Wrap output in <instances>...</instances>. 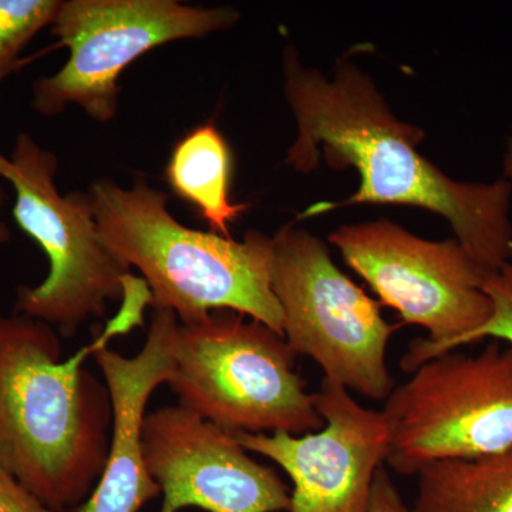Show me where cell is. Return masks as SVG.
Masks as SVG:
<instances>
[{
	"label": "cell",
	"mask_w": 512,
	"mask_h": 512,
	"mask_svg": "<svg viewBox=\"0 0 512 512\" xmlns=\"http://www.w3.org/2000/svg\"><path fill=\"white\" fill-rule=\"evenodd\" d=\"M282 66L286 101L298 124L285 163L311 173L323 153L330 167H355L360 175L349 200L313 205L302 217L352 204L410 205L446 218L485 274L512 261L510 181L460 183L440 171L417 151L423 130L397 120L355 63L339 60L328 80L286 47Z\"/></svg>",
	"instance_id": "6da1fadb"
},
{
	"label": "cell",
	"mask_w": 512,
	"mask_h": 512,
	"mask_svg": "<svg viewBox=\"0 0 512 512\" xmlns=\"http://www.w3.org/2000/svg\"><path fill=\"white\" fill-rule=\"evenodd\" d=\"M147 305L150 289L133 276L119 313L66 360L52 326L19 313L0 316V467L52 512L86 503L109 453V389L84 360L143 325Z\"/></svg>",
	"instance_id": "7a4b0ae2"
},
{
	"label": "cell",
	"mask_w": 512,
	"mask_h": 512,
	"mask_svg": "<svg viewBox=\"0 0 512 512\" xmlns=\"http://www.w3.org/2000/svg\"><path fill=\"white\" fill-rule=\"evenodd\" d=\"M87 195L101 242L143 274L154 311L173 312L180 323L237 312L284 336V313L271 284L272 237L248 231L235 241L184 227L168 211V195L141 175L130 188L101 178Z\"/></svg>",
	"instance_id": "3957f363"
},
{
	"label": "cell",
	"mask_w": 512,
	"mask_h": 512,
	"mask_svg": "<svg viewBox=\"0 0 512 512\" xmlns=\"http://www.w3.org/2000/svg\"><path fill=\"white\" fill-rule=\"evenodd\" d=\"M215 311L178 323L168 386L180 406L235 433L303 436L325 426L316 393L295 370L284 336L258 320Z\"/></svg>",
	"instance_id": "277c9868"
},
{
	"label": "cell",
	"mask_w": 512,
	"mask_h": 512,
	"mask_svg": "<svg viewBox=\"0 0 512 512\" xmlns=\"http://www.w3.org/2000/svg\"><path fill=\"white\" fill-rule=\"evenodd\" d=\"M57 156L29 133L0 153V177L16 192L13 218L43 249L50 271L37 286H20L15 312L56 326L73 338L90 318H104L109 301L123 299L130 269L104 247L87 192L57 190Z\"/></svg>",
	"instance_id": "5b68a950"
},
{
	"label": "cell",
	"mask_w": 512,
	"mask_h": 512,
	"mask_svg": "<svg viewBox=\"0 0 512 512\" xmlns=\"http://www.w3.org/2000/svg\"><path fill=\"white\" fill-rule=\"evenodd\" d=\"M272 242V291L289 348L315 360L330 382L384 402L396 387L387 348L402 325L386 322L382 303L343 274L311 232L288 225Z\"/></svg>",
	"instance_id": "8992f818"
},
{
	"label": "cell",
	"mask_w": 512,
	"mask_h": 512,
	"mask_svg": "<svg viewBox=\"0 0 512 512\" xmlns=\"http://www.w3.org/2000/svg\"><path fill=\"white\" fill-rule=\"evenodd\" d=\"M386 463L402 476L444 460H470L512 446V348L493 340L477 355L441 353L394 387L382 410Z\"/></svg>",
	"instance_id": "52a82bcc"
},
{
	"label": "cell",
	"mask_w": 512,
	"mask_h": 512,
	"mask_svg": "<svg viewBox=\"0 0 512 512\" xmlns=\"http://www.w3.org/2000/svg\"><path fill=\"white\" fill-rule=\"evenodd\" d=\"M357 275L382 305L400 313L402 325L427 330L402 357L413 373L427 360L460 348V343L490 319L485 272L457 239L427 241L389 220L343 225L329 235Z\"/></svg>",
	"instance_id": "ba28073f"
},
{
	"label": "cell",
	"mask_w": 512,
	"mask_h": 512,
	"mask_svg": "<svg viewBox=\"0 0 512 512\" xmlns=\"http://www.w3.org/2000/svg\"><path fill=\"white\" fill-rule=\"evenodd\" d=\"M238 20L231 6L204 8L175 0L62 2L50 28L70 57L59 72L33 84V110L57 116L76 104L90 119L109 123L119 110L120 74L138 57L231 28Z\"/></svg>",
	"instance_id": "9c48e42d"
},
{
	"label": "cell",
	"mask_w": 512,
	"mask_h": 512,
	"mask_svg": "<svg viewBox=\"0 0 512 512\" xmlns=\"http://www.w3.org/2000/svg\"><path fill=\"white\" fill-rule=\"evenodd\" d=\"M316 412L325 426L313 433H235L252 453L278 464L292 481L289 512H367L377 471L389 454L382 412L366 409L340 384L323 379Z\"/></svg>",
	"instance_id": "30bf717a"
},
{
	"label": "cell",
	"mask_w": 512,
	"mask_h": 512,
	"mask_svg": "<svg viewBox=\"0 0 512 512\" xmlns=\"http://www.w3.org/2000/svg\"><path fill=\"white\" fill-rule=\"evenodd\" d=\"M143 450L160 487V512H289L292 490L259 464L234 434L183 406L146 414Z\"/></svg>",
	"instance_id": "8fae6325"
},
{
	"label": "cell",
	"mask_w": 512,
	"mask_h": 512,
	"mask_svg": "<svg viewBox=\"0 0 512 512\" xmlns=\"http://www.w3.org/2000/svg\"><path fill=\"white\" fill-rule=\"evenodd\" d=\"M177 330L175 313L154 311L138 355L123 356L107 348L94 353L109 389L113 427L103 473L77 512H138L161 494L147 470L143 423L151 394L173 376Z\"/></svg>",
	"instance_id": "7c38bea8"
},
{
	"label": "cell",
	"mask_w": 512,
	"mask_h": 512,
	"mask_svg": "<svg viewBox=\"0 0 512 512\" xmlns=\"http://www.w3.org/2000/svg\"><path fill=\"white\" fill-rule=\"evenodd\" d=\"M232 154L214 123H205L185 134L171 153L165 178L175 195L190 202L211 232L231 237V224L248 210L229 197Z\"/></svg>",
	"instance_id": "4fadbf2b"
},
{
	"label": "cell",
	"mask_w": 512,
	"mask_h": 512,
	"mask_svg": "<svg viewBox=\"0 0 512 512\" xmlns=\"http://www.w3.org/2000/svg\"><path fill=\"white\" fill-rule=\"evenodd\" d=\"M416 477L410 512H512V446L491 456L437 461Z\"/></svg>",
	"instance_id": "5bb4252c"
},
{
	"label": "cell",
	"mask_w": 512,
	"mask_h": 512,
	"mask_svg": "<svg viewBox=\"0 0 512 512\" xmlns=\"http://www.w3.org/2000/svg\"><path fill=\"white\" fill-rule=\"evenodd\" d=\"M60 6V0H0V80L30 40L53 25Z\"/></svg>",
	"instance_id": "9a60e30c"
},
{
	"label": "cell",
	"mask_w": 512,
	"mask_h": 512,
	"mask_svg": "<svg viewBox=\"0 0 512 512\" xmlns=\"http://www.w3.org/2000/svg\"><path fill=\"white\" fill-rule=\"evenodd\" d=\"M483 288L491 301L490 319L463 339L460 348L483 339L500 340L512 348V261L485 274Z\"/></svg>",
	"instance_id": "2e32d148"
},
{
	"label": "cell",
	"mask_w": 512,
	"mask_h": 512,
	"mask_svg": "<svg viewBox=\"0 0 512 512\" xmlns=\"http://www.w3.org/2000/svg\"><path fill=\"white\" fill-rule=\"evenodd\" d=\"M0 512H52L32 491L0 467Z\"/></svg>",
	"instance_id": "e0dca14e"
},
{
	"label": "cell",
	"mask_w": 512,
	"mask_h": 512,
	"mask_svg": "<svg viewBox=\"0 0 512 512\" xmlns=\"http://www.w3.org/2000/svg\"><path fill=\"white\" fill-rule=\"evenodd\" d=\"M367 512H410L392 477L383 467L376 473Z\"/></svg>",
	"instance_id": "ac0fdd59"
},
{
	"label": "cell",
	"mask_w": 512,
	"mask_h": 512,
	"mask_svg": "<svg viewBox=\"0 0 512 512\" xmlns=\"http://www.w3.org/2000/svg\"><path fill=\"white\" fill-rule=\"evenodd\" d=\"M5 204V192H3L2 188H0V208ZM10 241V229L8 225L5 224L2 220H0V245L6 244V242Z\"/></svg>",
	"instance_id": "d6986e66"
},
{
	"label": "cell",
	"mask_w": 512,
	"mask_h": 512,
	"mask_svg": "<svg viewBox=\"0 0 512 512\" xmlns=\"http://www.w3.org/2000/svg\"><path fill=\"white\" fill-rule=\"evenodd\" d=\"M505 173H507L508 177L512 178V144L510 153H508L507 156V160H505Z\"/></svg>",
	"instance_id": "ffe728a7"
}]
</instances>
